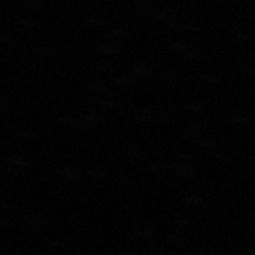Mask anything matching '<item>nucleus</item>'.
Here are the masks:
<instances>
[]
</instances>
